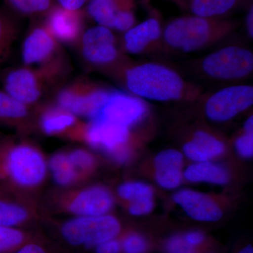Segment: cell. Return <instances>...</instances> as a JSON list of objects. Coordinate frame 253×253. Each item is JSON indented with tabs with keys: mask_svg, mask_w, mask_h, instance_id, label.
<instances>
[{
	"mask_svg": "<svg viewBox=\"0 0 253 253\" xmlns=\"http://www.w3.org/2000/svg\"><path fill=\"white\" fill-rule=\"evenodd\" d=\"M147 249V241L139 234H129L121 243V250L125 253H144Z\"/></svg>",
	"mask_w": 253,
	"mask_h": 253,
	"instance_id": "30",
	"label": "cell"
},
{
	"mask_svg": "<svg viewBox=\"0 0 253 253\" xmlns=\"http://www.w3.org/2000/svg\"><path fill=\"white\" fill-rule=\"evenodd\" d=\"M76 123V118L72 113L65 110H53L46 113L41 120V126L46 134H54L61 132Z\"/></svg>",
	"mask_w": 253,
	"mask_h": 253,
	"instance_id": "23",
	"label": "cell"
},
{
	"mask_svg": "<svg viewBox=\"0 0 253 253\" xmlns=\"http://www.w3.org/2000/svg\"><path fill=\"white\" fill-rule=\"evenodd\" d=\"M134 0H89L87 12L98 26L112 29L119 10Z\"/></svg>",
	"mask_w": 253,
	"mask_h": 253,
	"instance_id": "21",
	"label": "cell"
},
{
	"mask_svg": "<svg viewBox=\"0 0 253 253\" xmlns=\"http://www.w3.org/2000/svg\"><path fill=\"white\" fill-rule=\"evenodd\" d=\"M149 113L144 100L123 91H110L107 99L91 121H107L131 126L141 122Z\"/></svg>",
	"mask_w": 253,
	"mask_h": 253,
	"instance_id": "8",
	"label": "cell"
},
{
	"mask_svg": "<svg viewBox=\"0 0 253 253\" xmlns=\"http://www.w3.org/2000/svg\"><path fill=\"white\" fill-rule=\"evenodd\" d=\"M183 237L189 246L194 248L202 244L204 242L205 239H206V236H205L204 233L199 231H189V232L184 234Z\"/></svg>",
	"mask_w": 253,
	"mask_h": 253,
	"instance_id": "36",
	"label": "cell"
},
{
	"mask_svg": "<svg viewBox=\"0 0 253 253\" xmlns=\"http://www.w3.org/2000/svg\"><path fill=\"white\" fill-rule=\"evenodd\" d=\"M110 91L98 89L80 94L63 90L58 96V103L61 109L73 115L86 116L91 119L107 99Z\"/></svg>",
	"mask_w": 253,
	"mask_h": 253,
	"instance_id": "15",
	"label": "cell"
},
{
	"mask_svg": "<svg viewBox=\"0 0 253 253\" xmlns=\"http://www.w3.org/2000/svg\"><path fill=\"white\" fill-rule=\"evenodd\" d=\"M118 194L121 199L130 204L154 199V189L152 186L144 181H126L118 186Z\"/></svg>",
	"mask_w": 253,
	"mask_h": 253,
	"instance_id": "24",
	"label": "cell"
},
{
	"mask_svg": "<svg viewBox=\"0 0 253 253\" xmlns=\"http://www.w3.org/2000/svg\"><path fill=\"white\" fill-rule=\"evenodd\" d=\"M4 86L6 93L25 105L35 102L41 96L36 76L26 68L10 72L5 79Z\"/></svg>",
	"mask_w": 253,
	"mask_h": 253,
	"instance_id": "16",
	"label": "cell"
},
{
	"mask_svg": "<svg viewBox=\"0 0 253 253\" xmlns=\"http://www.w3.org/2000/svg\"><path fill=\"white\" fill-rule=\"evenodd\" d=\"M50 31L58 39L72 41L77 38L81 29L79 11H68L58 6L52 8L48 18Z\"/></svg>",
	"mask_w": 253,
	"mask_h": 253,
	"instance_id": "18",
	"label": "cell"
},
{
	"mask_svg": "<svg viewBox=\"0 0 253 253\" xmlns=\"http://www.w3.org/2000/svg\"><path fill=\"white\" fill-rule=\"evenodd\" d=\"M54 47V40L49 33L43 28H36L23 44V61L27 65L42 62L51 56Z\"/></svg>",
	"mask_w": 253,
	"mask_h": 253,
	"instance_id": "20",
	"label": "cell"
},
{
	"mask_svg": "<svg viewBox=\"0 0 253 253\" xmlns=\"http://www.w3.org/2000/svg\"><path fill=\"white\" fill-rule=\"evenodd\" d=\"M4 174L18 186L33 187L45 178L47 164L39 151L26 145L14 146L3 160Z\"/></svg>",
	"mask_w": 253,
	"mask_h": 253,
	"instance_id": "5",
	"label": "cell"
},
{
	"mask_svg": "<svg viewBox=\"0 0 253 253\" xmlns=\"http://www.w3.org/2000/svg\"><path fill=\"white\" fill-rule=\"evenodd\" d=\"M95 247L96 253H120L121 251V243L115 238L104 241Z\"/></svg>",
	"mask_w": 253,
	"mask_h": 253,
	"instance_id": "35",
	"label": "cell"
},
{
	"mask_svg": "<svg viewBox=\"0 0 253 253\" xmlns=\"http://www.w3.org/2000/svg\"><path fill=\"white\" fill-rule=\"evenodd\" d=\"M253 104V86L233 84L208 96L204 102V111L210 121L225 123L247 111Z\"/></svg>",
	"mask_w": 253,
	"mask_h": 253,
	"instance_id": "6",
	"label": "cell"
},
{
	"mask_svg": "<svg viewBox=\"0 0 253 253\" xmlns=\"http://www.w3.org/2000/svg\"><path fill=\"white\" fill-rule=\"evenodd\" d=\"M163 32L157 15L149 16L126 31L123 39L125 49L129 54H144L162 41Z\"/></svg>",
	"mask_w": 253,
	"mask_h": 253,
	"instance_id": "12",
	"label": "cell"
},
{
	"mask_svg": "<svg viewBox=\"0 0 253 253\" xmlns=\"http://www.w3.org/2000/svg\"><path fill=\"white\" fill-rule=\"evenodd\" d=\"M121 229L117 218L106 214L70 219L61 228V234L65 241L72 246L92 247L115 239Z\"/></svg>",
	"mask_w": 253,
	"mask_h": 253,
	"instance_id": "4",
	"label": "cell"
},
{
	"mask_svg": "<svg viewBox=\"0 0 253 253\" xmlns=\"http://www.w3.org/2000/svg\"><path fill=\"white\" fill-rule=\"evenodd\" d=\"M246 28L248 36L253 39V4L249 6L246 17Z\"/></svg>",
	"mask_w": 253,
	"mask_h": 253,
	"instance_id": "39",
	"label": "cell"
},
{
	"mask_svg": "<svg viewBox=\"0 0 253 253\" xmlns=\"http://www.w3.org/2000/svg\"><path fill=\"white\" fill-rule=\"evenodd\" d=\"M14 253H46L42 247L36 244H29L18 249Z\"/></svg>",
	"mask_w": 253,
	"mask_h": 253,
	"instance_id": "38",
	"label": "cell"
},
{
	"mask_svg": "<svg viewBox=\"0 0 253 253\" xmlns=\"http://www.w3.org/2000/svg\"><path fill=\"white\" fill-rule=\"evenodd\" d=\"M184 1V0H179V1Z\"/></svg>",
	"mask_w": 253,
	"mask_h": 253,
	"instance_id": "42",
	"label": "cell"
},
{
	"mask_svg": "<svg viewBox=\"0 0 253 253\" xmlns=\"http://www.w3.org/2000/svg\"><path fill=\"white\" fill-rule=\"evenodd\" d=\"M68 158L78 172H86L94 167L95 161L92 155L85 150L76 149L68 154Z\"/></svg>",
	"mask_w": 253,
	"mask_h": 253,
	"instance_id": "29",
	"label": "cell"
},
{
	"mask_svg": "<svg viewBox=\"0 0 253 253\" xmlns=\"http://www.w3.org/2000/svg\"><path fill=\"white\" fill-rule=\"evenodd\" d=\"M130 128L107 121H91L86 131L90 146L109 154L115 162L126 163L131 157Z\"/></svg>",
	"mask_w": 253,
	"mask_h": 253,
	"instance_id": "7",
	"label": "cell"
},
{
	"mask_svg": "<svg viewBox=\"0 0 253 253\" xmlns=\"http://www.w3.org/2000/svg\"><path fill=\"white\" fill-rule=\"evenodd\" d=\"M166 251L167 253H197L195 248L189 246L180 235L172 236L168 240Z\"/></svg>",
	"mask_w": 253,
	"mask_h": 253,
	"instance_id": "32",
	"label": "cell"
},
{
	"mask_svg": "<svg viewBox=\"0 0 253 253\" xmlns=\"http://www.w3.org/2000/svg\"><path fill=\"white\" fill-rule=\"evenodd\" d=\"M185 5L191 15L210 18H226L239 9L246 0H184L178 1Z\"/></svg>",
	"mask_w": 253,
	"mask_h": 253,
	"instance_id": "19",
	"label": "cell"
},
{
	"mask_svg": "<svg viewBox=\"0 0 253 253\" xmlns=\"http://www.w3.org/2000/svg\"><path fill=\"white\" fill-rule=\"evenodd\" d=\"M125 83L130 94L144 101H190L201 95L199 86L186 81L172 68L158 63H143L128 68Z\"/></svg>",
	"mask_w": 253,
	"mask_h": 253,
	"instance_id": "1",
	"label": "cell"
},
{
	"mask_svg": "<svg viewBox=\"0 0 253 253\" xmlns=\"http://www.w3.org/2000/svg\"><path fill=\"white\" fill-rule=\"evenodd\" d=\"M55 182L59 186H66L73 184L79 176L68 154L58 153L50 158L47 164Z\"/></svg>",
	"mask_w": 253,
	"mask_h": 253,
	"instance_id": "22",
	"label": "cell"
},
{
	"mask_svg": "<svg viewBox=\"0 0 253 253\" xmlns=\"http://www.w3.org/2000/svg\"><path fill=\"white\" fill-rule=\"evenodd\" d=\"M243 130L247 131H253V116H250L245 121L244 126H243Z\"/></svg>",
	"mask_w": 253,
	"mask_h": 253,
	"instance_id": "40",
	"label": "cell"
},
{
	"mask_svg": "<svg viewBox=\"0 0 253 253\" xmlns=\"http://www.w3.org/2000/svg\"><path fill=\"white\" fill-rule=\"evenodd\" d=\"M82 49L84 59L94 64H109L118 57L114 35L110 28L104 26H94L84 33Z\"/></svg>",
	"mask_w": 253,
	"mask_h": 253,
	"instance_id": "9",
	"label": "cell"
},
{
	"mask_svg": "<svg viewBox=\"0 0 253 253\" xmlns=\"http://www.w3.org/2000/svg\"><path fill=\"white\" fill-rule=\"evenodd\" d=\"M236 151L241 157L251 158L253 156V131L243 130L234 142Z\"/></svg>",
	"mask_w": 253,
	"mask_h": 253,
	"instance_id": "31",
	"label": "cell"
},
{
	"mask_svg": "<svg viewBox=\"0 0 253 253\" xmlns=\"http://www.w3.org/2000/svg\"><path fill=\"white\" fill-rule=\"evenodd\" d=\"M155 207L154 199L143 200L129 204L128 211L133 216H144L152 212Z\"/></svg>",
	"mask_w": 253,
	"mask_h": 253,
	"instance_id": "33",
	"label": "cell"
},
{
	"mask_svg": "<svg viewBox=\"0 0 253 253\" xmlns=\"http://www.w3.org/2000/svg\"><path fill=\"white\" fill-rule=\"evenodd\" d=\"M60 6L68 11H80L88 0H56Z\"/></svg>",
	"mask_w": 253,
	"mask_h": 253,
	"instance_id": "37",
	"label": "cell"
},
{
	"mask_svg": "<svg viewBox=\"0 0 253 253\" xmlns=\"http://www.w3.org/2000/svg\"><path fill=\"white\" fill-rule=\"evenodd\" d=\"M184 156L175 149H166L156 155L154 159L155 180L161 188L176 189L184 179Z\"/></svg>",
	"mask_w": 253,
	"mask_h": 253,
	"instance_id": "13",
	"label": "cell"
},
{
	"mask_svg": "<svg viewBox=\"0 0 253 253\" xmlns=\"http://www.w3.org/2000/svg\"><path fill=\"white\" fill-rule=\"evenodd\" d=\"M196 68L201 75L212 81L236 83L252 74L253 54L244 46H224L200 59Z\"/></svg>",
	"mask_w": 253,
	"mask_h": 253,
	"instance_id": "3",
	"label": "cell"
},
{
	"mask_svg": "<svg viewBox=\"0 0 253 253\" xmlns=\"http://www.w3.org/2000/svg\"><path fill=\"white\" fill-rule=\"evenodd\" d=\"M24 235L14 227L0 226V253H4L22 244Z\"/></svg>",
	"mask_w": 253,
	"mask_h": 253,
	"instance_id": "28",
	"label": "cell"
},
{
	"mask_svg": "<svg viewBox=\"0 0 253 253\" xmlns=\"http://www.w3.org/2000/svg\"><path fill=\"white\" fill-rule=\"evenodd\" d=\"M226 151V145L220 138L210 131H195L183 146V155L193 163L212 161Z\"/></svg>",
	"mask_w": 253,
	"mask_h": 253,
	"instance_id": "14",
	"label": "cell"
},
{
	"mask_svg": "<svg viewBox=\"0 0 253 253\" xmlns=\"http://www.w3.org/2000/svg\"><path fill=\"white\" fill-rule=\"evenodd\" d=\"M13 25L9 18L0 14V56L7 44L8 38L12 34Z\"/></svg>",
	"mask_w": 253,
	"mask_h": 253,
	"instance_id": "34",
	"label": "cell"
},
{
	"mask_svg": "<svg viewBox=\"0 0 253 253\" xmlns=\"http://www.w3.org/2000/svg\"><path fill=\"white\" fill-rule=\"evenodd\" d=\"M27 113L26 105L11 97L7 93L0 91V118L18 119L25 117Z\"/></svg>",
	"mask_w": 253,
	"mask_h": 253,
	"instance_id": "27",
	"label": "cell"
},
{
	"mask_svg": "<svg viewBox=\"0 0 253 253\" xmlns=\"http://www.w3.org/2000/svg\"><path fill=\"white\" fill-rule=\"evenodd\" d=\"M239 253H253V246L249 245L241 250Z\"/></svg>",
	"mask_w": 253,
	"mask_h": 253,
	"instance_id": "41",
	"label": "cell"
},
{
	"mask_svg": "<svg viewBox=\"0 0 253 253\" xmlns=\"http://www.w3.org/2000/svg\"><path fill=\"white\" fill-rule=\"evenodd\" d=\"M114 198L107 188L94 186L78 193L71 201L69 210L77 217H97L109 214Z\"/></svg>",
	"mask_w": 253,
	"mask_h": 253,
	"instance_id": "11",
	"label": "cell"
},
{
	"mask_svg": "<svg viewBox=\"0 0 253 253\" xmlns=\"http://www.w3.org/2000/svg\"><path fill=\"white\" fill-rule=\"evenodd\" d=\"M184 179L191 183H207L223 186L230 181L231 174L227 168L214 161L196 162L184 170Z\"/></svg>",
	"mask_w": 253,
	"mask_h": 253,
	"instance_id": "17",
	"label": "cell"
},
{
	"mask_svg": "<svg viewBox=\"0 0 253 253\" xmlns=\"http://www.w3.org/2000/svg\"><path fill=\"white\" fill-rule=\"evenodd\" d=\"M28 215L22 206L0 199V226L15 227L26 221Z\"/></svg>",
	"mask_w": 253,
	"mask_h": 253,
	"instance_id": "25",
	"label": "cell"
},
{
	"mask_svg": "<svg viewBox=\"0 0 253 253\" xmlns=\"http://www.w3.org/2000/svg\"><path fill=\"white\" fill-rule=\"evenodd\" d=\"M12 9L26 15L43 14L53 7V0H5Z\"/></svg>",
	"mask_w": 253,
	"mask_h": 253,
	"instance_id": "26",
	"label": "cell"
},
{
	"mask_svg": "<svg viewBox=\"0 0 253 253\" xmlns=\"http://www.w3.org/2000/svg\"><path fill=\"white\" fill-rule=\"evenodd\" d=\"M231 18H210L189 15L173 19L163 28L165 45L178 52H196L230 36L239 27Z\"/></svg>",
	"mask_w": 253,
	"mask_h": 253,
	"instance_id": "2",
	"label": "cell"
},
{
	"mask_svg": "<svg viewBox=\"0 0 253 253\" xmlns=\"http://www.w3.org/2000/svg\"><path fill=\"white\" fill-rule=\"evenodd\" d=\"M173 201L194 220L214 222L222 217L223 211L212 198L190 189L179 190L173 195Z\"/></svg>",
	"mask_w": 253,
	"mask_h": 253,
	"instance_id": "10",
	"label": "cell"
}]
</instances>
